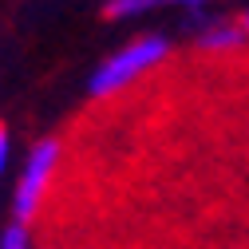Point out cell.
<instances>
[{"label":"cell","instance_id":"obj_5","mask_svg":"<svg viewBox=\"0 0 249 249\" xmlns=\"http://www.w3.org/2000/svg\"><path fill=\"white\" fill-rule=\"evenodd\" d=\"M0 249H32V230L24 222H8L0 230Z\"/></svg>","mask_w":249,"mask_h":249},{"label":"cell","instance_id":"obj_7","mask_svg":"<svg viewBox=\"0 0 249 249\" xmlns=\"http://www.w3.org/2000/svg\"><path fill=\"white\" fill-rule=\"evenodd\" d=\"M166 4H186V8H198V4H206V0H166Z\"/></svg>","mask_w":249,"mask_h":249},{"label":"cell","instance_id":"obj_6","mask_svg":"<svg viewBox=\"0 0 249 249\" xmlns=\"http://www.w3.org/2000/svg\"><path fill=\"white\" fill-rule=\"evenodd\" d=\"M8 162H12V131L0 123V178L8 174Z\"/></svg>","mask_w":249,"mask_h":249},{"label":"cell","instance_id":"obj_3","mask_svg":"<svg viewBox=\"0 0 249 249\" xmlns=\"http://www.w3.org/2000/svg\"><path fill=\"white\" fill-rule=\"evenodd\" d=\"M198 48L210 55H237L249 48V28L241 20H213L198 32Z\"/></svg>","mask_w":249,"mask_h":249},{"label":"cell","instance_id":"obj_1","mask_svg":"<svg viewBox=\"0 0 249 249\" xmlns=\"http://www.w3.org/2000/svg\"><path fill=\"white\" fill-rule=\"evenodd\" d=\"M166 55H170V40H166V36H159V32L135 36L131 44H123L119 52H111L103 64L91 71V79H87L91 99H111V95H119V91L131 87L135 79L150 75Z\"/></svg>","mask_w":249,"mask_h":249},{"label":"cell","instance_id":"obj_8","mask_svg":"<svg viewBox=\"0 0 249 249\" xmlns=\"http://www.w3.org/2000/svg\"><path fill=\"white\" fill-rule=\"evenodd\" d=\"M241 24H245V28H249V12H245V16H241Z\"/></svg>","mask_w":249,"mask_h":249},{"label":"cell","instance_id":"obj_2","mask_svg":"<svg viewBox=\"0 0 249 249\" xmlns=\"http://www.w3.org/2000/svg\"><path fill=\"white\" fill-rule=\"evenodd\" d=\"M59 154H64V142L59 139H40L28 150V159L20 166V178H16V190H12V222L32 226V217L40 213L44 194H48V186L55 178Z\"/></svg>","mask_w":249,"mask_h":249},{"label":"cell","instance_id":"obj_4","mask_svg":"<svg viewBox=\"0 0 249 249\" xmlns=\"http://www.w3.org/2000/svg\"><path fill=\"white\" fill-rule=\"evenodd\" d=\"M162 0H107L103 4V16L107 20H135V16H146L150 8H159Z\"/></svg>","mask_w":249,"mask_h":249}]
</instances>
